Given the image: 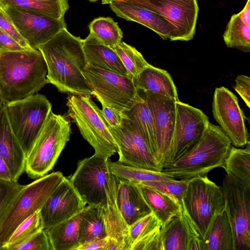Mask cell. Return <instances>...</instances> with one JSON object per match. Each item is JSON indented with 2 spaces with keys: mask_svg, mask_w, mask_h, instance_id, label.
Here are the masks:
<instances>
[{
  "mask_svg": "<svg viewBox=\"0 0 250 250\" xmlns=\"http://www.w3.org/2000/svg\"><path fill=\"white\" fill-rule=\"evenodd\" d=\"M83 41L64 28L38 48L47 66V82L60 92L93 95L83 73L87 65Z\"/></svg>",
  "mask_w": 250,
  "mask_h": 250,
  "instance_id": "1",
  "label": "cell"
},
{
  "mask_svg": "<svg viewBox=\"0 0 250 250\" xmlns=\"http://www.w3.org/2000/svg\"><path fill=\"white\" fill-rule=\"evenodd\" d=\"M47 73L39 49L0 50V99L6 104L36 94L48 83Z\"/></svg>",
  "mask_w": 250,
  "mask_h": 250,
  "instance_id": "2",
  "label": "cell"
},
{
  "mask_svg": "<svg viewBox=\"0 0 250 250\" xmlns=\"http://www.w3.org/2000/svg\"><path fill=\"white\" fill-rule=\"evenodd\" d=\"M231 142L220 127L209 123L200 139L161 171L175 179H189L222 167Z\"/></svg>",
  "mask_w": 250,
  "mask_h": 250,
  "instance_id": "3",
  "label": "cell"
},
{
  "mask_svg": "<svg viewBox=\"0 0 250 250\" xmlns=\"http://www.w3.org/2000/svg\"><path fill=\"white\" fill-rule=\"evenodd\" d=\"M71 125L63 116L49 113L33 146L26 156L25 171L38 179L51 170L71 134Z\"/></svg>",
  "mask_w": 250,
  "mask_h": 250,
  "instance_id": "4",
  "label": "cell"
},
{
  "mask_svg": "<svg viewBox=\"0 0 250 250\" xmlns=\"http://www.w3.org/2000/svg\"><path fill=\"white\" fill-rule=\"evenodd\" d=\"M66 105L68 115L80 132L94 148V155L108 159L118 151L111 127L104 118L102 109L90 96L69 95Z\"/></svg>",
  "mask_w": 250,
  "mask_h": 250,
  "instance_id": "5",
  "label": "cell"
},
{
  "mask_svg": "<svg viewBox=\"0 0 250 250\" xmlns=\"http://www.w3.org/2000/svg\"><path fill=\"white\" fill-rule=\"evenodd\" d=\"M182 206L204 239L214 218L225 209L222 188L205 175L189 179Z\"/></svg>",
  "mask_w": 250,
  "mask_h": 250,
  "instance_id": "6",
  "label": "cell"
},
{
  "mask_svg": "<svg viewBox=\"0 0 250 250\" xmlns=\"http://www.w3.org/2000/svg\"><path fill=\"white\" fill-rule=\"evenodd\" d=\"M63 177L61 172H54L24 186L0 225V245H5L21 223L40 210Z\"/></svg>",
  "mask_w": 250,
  "mask_h": 250,
  "instance_id": "7",
  "label": "cell"
},
{
  "mask_svg": "<svg viewBox=\"0 0 250 250\" xmlns=\"http://www.w3.org/2000/svg\"><path fill=\"white\" fill-rule=\"evenodd\" d=\"M5 106L11 126L26 156L52 111V104L44 95L36 93Z\"/></svg>",
  "mask_w": 250,
  "mask_h": 250,
  "instance_id": "8",
  "label": "cell"
},
{
  "mask_svg": "<svg viewBox=\"0 0 250 250\" xmlns=\"http://www.w3.org/2000/svg\"><path fill=\"white\" fill-rule=\"evenodd\" d=\"M83 73L93 95L102 104L122 117L124 112L131 108L137 91L132 79L88 64Z\"/></svg>",
  "mask_w": 250,
  "mask_h": 250,
  "instance_id": "9",
  "label": "cell"
},
{
  "mask_svg": "<svg viewBox=\"0 0 250 250\" xmlns=\"http://www.w3.org/2000/svg\"><path fill=\"white\" fill-rule=\"evenodd\" d=\"M221 188L233 232V250H250V185L227 174Z\"/></svg>",
  "mask_w": 250,
  "mask_h": 250,
  "instance_id": "10",
  "label": "cell"
},
{
  "mask_svg": "<svg viewBox=\"0 0 250 250\" xmlns=\"http://www.w3.org/2000/svg\"><path fill=\"white\" fill-rule=\"evenodd\" d=\"M145 91L153 120L154 157L161 171L168 163L173 149L177 101Z\"/></svg>",
  "mask_w": 250,
  "mask_h": 250,
  "instance_id": "11",
  "label": "cell"
},
{
  "mask_svg": "<svg viewBox=\"0 0 250 250\" xmlns=\"http://www.w3.org/2000/svg\"><path fill=\"white\" fill-rule=\"evenodd\" d=\"M152 11L173 27V41H188L195 33L199 7L196 0H123Z\"/></svg>",
  "mask_w": 250,
  "mask_h": 250,
  "instance_id": "12",
  "label": "cell"
},
{
  "mask_svg": "<svg viewBox=\"0 0 250 250\" xmlns=\"http://www.w3.org/2000/svg\"><path fill=\"white\" fill-rule=\"evenodd\" d=\"M107 159L95 155L78 163L71 182L83 199L90 206H101L106 202V185L110 173Z\"/></svg>",
  "mask_w": 250,
  "mask_h": 250,
  "instance_id": "13",
  "label": "cell"
},
{
  "mask_svg": "<svg viewBox=\"0 0 250 250\" xmlns=\"http://www.w3.org/2000/svg\"><path fill=\"white\" fill-rule=\"evenodd\" d=\"M111 130L118 147L119 162L133 167L161 171L146 140L131 120L123 117L120 126Z\"/></svg>",
  "mask_w": 250,
  "mask_h": 250,
  "instance_id": "14",
  "label": "cell"
},
{
  "mask_svg": "<svg viewBox=\"0 0 250 250\" xmlns=\"http://www.w3.org/2000/svg\"><path fill=\"white\" fill-rule=\"evenodd\" d=\"M213 116L231 144L241 147L250 144L244 113L237 98L224 86L215 89L212 104Z\"/></svg>",
  "mask_w": 250,
  "mask_h": 250,
  "instance_id": "15",
  "label": "cell"
},
{
  "mask_svg": "<svg viewBox=\"0 0 250 250\" xmlns=\"http://www.w3.org/2000/svg\"><path fill=\"white\" fill-rule=\"evenodd\" d=\"M0 8L33 49H38L61 30L66 28L64 17L56 19L8 6Z\"/></svg>",
  "mask_w": 250,
  "mask_h": 250,
  "instance_id": "16",
  "label": "cell"
},
{
  "mask_svg": "<svg viewBox=\"0 0 250 250\" xmlns=\"http://www.w3.org/2000/svg\"><path fill=\"white\" fill-rule=\"evenodd\" d=\"M86 204L74 188L70 177L63 176L40 210L43 229L71 217L81 211Z\"/></svg>",
  "mask_w": 250,
  "mask_h": 250,
  "instance_id": "17",
  "label": "cell"
},
{
  "mask_svg": "<svg viewBox=\"0 0 250 250\" xmlns=\"http://www.w3.org/2000/svg\"><path fill=\"white\" fill-rule=\"evenodd\" d=\"M176 107L173 146L168 163L178 158L195 144L209 124L208 118L198 108L180 100L176 102Z\"/></svg>",
  "mask_w": 250,
  "mask_h": 250,
  "instance_id": "18",
  "label": "cell"
},
{
  "mask_svg": "<svg viewBox=\"0 0 250 250\" xmlns=\"http://www.w3.org/2000/svg\"><path fill=\"white\" fill-rule=\"evenodd\" d=\"M0 156L7 164L13 181L25 171L26 155L11 126L5 103L0 99Z\"/></svg>",
  "mask_w": 250,
  "mask_h": 250,
  "instance_id": "19",
  "label": "cell"
},
{
  "mask_svg": "<svg viewBox=\"0 0 250 250\" xmlns=\"http://www.w3.org/2000/svg\"><path fill=\"white\" fill-rule=\"evenodd\" d=\"M109 4L117 17L141 24L156 32L163 39L173 41V28L162 16L123 0H114Z\"/></svg>",
  "mask_w": 250,
  "mask_h": 250,
  "instance_id": "20",
  "label": "cell"
},
{
  "mask_svg": "<svg viewBox=\"0 0 250 250\" xmlns=\"http://www.w3.org/2000/svg\"><path fill=\"white\" fill-rule=\"evenodd\" d=\"M119 178L110 173L106 185V202L103 208L108 236L116 240L123 250H130V242L128 228L118 207L116 192Z\"/></svg>",
  "mask_w": 250,
  "mask_h": 250,
  "instance_id": "21",
  "label": "cell"
},
{
  "mask_svg": "<svg viewBox=\"0 0 250 250\" xmlns=\"http://www.w3.org/2000/svg\"><path fill=\"white\" fill-rule=\"evenodd\" d=\"M116 197L118 207L128 226L151 212L138 185L132 182L119 178Z\"/></svg>",
  "mask_w": 250,
  "mask_h": 250,
  "instance_id": "22",
  "label": "cell"
},
{
  "mask_svg": "<svg viewBox=\"0 0 250 250\" xmlns=\"http://www.w3.org/2000/svg\"><path fill=\"white\" fill-rule=\"evenodd\" d=\"M83 50L87 64L127 76V71L116 51L89 33L83 40Z\"/></svg>",
  "mask_w": 250,
  "mask_h": 250,
  "instance_id": "23",
  "label": "cell"
},
{
  "mask_svg": "<svg viewBox=\"0 0 250 250\" xmlns=\"http://www.w3.org/2000/svg\"><path fill=\"white\" fill-rule=\"evenodd\" d=\"M132 80L137 88L159 96L179 101L176 85L170 75L164 69L149 64Z\"/></svg>",
  "mask_w": 250,
  "mask_h": 250,
  "instance_id": "24",
  "label": "cell"
},
{
  "mask_svg": "<svg viewBox=\"0 0 250 250\" xmlns=\"http://www.w3.org/2000/svg\"><path fill=\"white\" fill-rule=\"evenodd\" d=\"M90 205L71 217L44 229L53 250H75L80 245V223Z\"/></svg>",
  "mask_w": 250,
  "mask_h": 250,
  "instance_id": "25",
  "label": "cell"
},
{
  "mask_svg": "<svg viewBox=\"0 0 250 250\" xmlns=\"http://www.w3.org/2000/svg\"><path fill=\"white\" fill-rule=\"evenodd\" d=\"M162 250H189L191 242L188 218L182 206L179 214L161 226Z\"/></svg>",
  "mask_w": 250,
  "mask_h": 250,
  "instance_id": "26",
  "label": "cell"
},
{
  "mask_svg": "<svg viewBox=\"0 0 250 250\" xmlns=\"http://www.w3.org/2000/svg\"><path fill=\"white\" fill-rule=\"evenodd\" d=\"M223 39L228 47L250 52V0L239 13L231 16Z\"/></svg>",
  "mask_w": 250,
  "mask_h": 250,
  "instance_id": "27",
  "label": "cell"
},
{
  "mask_svg": "<svg viewBox=\"0 0 250 250\" xmlns=\"http://www.w3.org/2000/svg\"><path fill=\"white\" fill-rule=\"evenodd\" d=\"M123 117L131 120L139 129L146 140L154 156L155 138L153 120L144 90L137 88L132 107L123 113Z\"/></svg>",
  "mask_w": 250,
  "mask_h": 250,
  "instance_id": "28",
  "label": "cell"
},
{
  "mask_svg": "<svg viewBox=\"0 0 250 250\" xmlns=\"http://www.w3.org/2000/svg\"><path fill=\"white\" fill-rule=\"evenodd\" d=\"M138 185L144 199L161 226L180 213L182 204L174 197L151 188Z\"/></svg>",
  "mask_w": 250,
  "mask_h": 250,
  "instance_id": "29",
  "label": "cell"
},
{
  "mask_svg": "<svg viewBox=\"0 0 250 250\" xmlns=\"http://www.w3.org/2000/svg\"><path fill=\"white\" fill-rule=\"evenodd\" d=\"M232 230L225 209L213 221L203 241V250H233Z\"/></svg>",
  "mask_w": 250,
  "mask_h": 250,
  "instance_id": "30",
  "label": "cell"
},
{
  "mask_svg": "<svg viewBox=\"0 0 250 250\" xmlns=\"http://www.w3.org/2000/svg\"><path fill=\"white\" fill-rule=\"evenodd\" d=\"M10 6L56 19L64 18L68 0H0V7Z\"/></svg>",
  "mask_w": 250,
  "mask_h": 250,
  "instance_id": "31",
  "label": "cell"
},
{
  "mask_svg": "<svg viewBox=\"0 0 250 250\" xmlns=\"http://www.w3.org/2000/svg\"><path fill=\"white\" fill-rule=\"evenodd\" d=\"M107 236L103 207L90 206L80 223V245Z\"/></svg>",
  "mask_w": 250,
  "mask_h": 250,
  "instance_id": "32",
  "label": "cell"
},
{
  "mask_svg": "<svg viewBox=\"0 0 250 250\" xmlns=\"http://www.w3.org/2000/svg\"><path fill=\"white\" fill-rule=\"evenodd\" d=\"M108 167L110 172L120 179L136 184L150 181L176 180L169 174L163 171L133 167L119 161L111 162L108 160Z\"/></svg>",
  "mask_w": 250,
  "mask_h": 250,
  "instance_id": "33",
  "label": "cell"
},
{
  "mask_svg": "<svg viewBox=\"0 0 250 250\" xmlns=\"http://www.w3.org/2000/svg\"><path fill=\"white\" fill-rule=\"evenodd\" d=\"M247 145L245 148H238L231 146L222 167L227 174L250 185V144Z\"/></svg>",
  "mask_w": 250,
  "mask_h": 250,
  "instance_id": "34",
  "label": "cell"
},
{
  "mask_svg": "<svg viewBox=\"0 0 250 250\" xmlns=\"http://www.w3.org/2000/svg\"><path fill=\"white\" fill-rule=\"evenodd\" d=\"M90 34L104 45L113 48L122 41L123 33L110 17H99L89 24Z\"/></svg>",
  "mask_w": 250,
  "mask_h": 250,
  "instance_id": "35",
  "label": "cell"
},
{
  "mask_svg": "<svg viewBox=\"0 0 250 250\" xmlns=\"http://www.w3.org/2000/svg\"><path fill=\"white\" fill-rule=\"evenodd\" d=\"M117 53L131 79L136 77L149 64L135 47L121 41L113 48Z\"/></svg>",
  "mask_w": 250,
  "mask_h": 250,
  "instance_id": "36",
  "label": "cell"
},
{
  "mask_svg": "<svg viewBox=\"0 0 250 250\" xmlns=\"http://www.w3.org/2000/svg\"><path fill=\"white\" fill-rule=\"evenodd\" d=\"M43 229L40 210L21 223L13 232L1 250L10 246L20 244Z\"/></svg>",
  "mask_w": 250,
  "mask_h": 250,
  "instance_id": "37",
  "label": "cell"
},
{
  "mask_svg": "<svg viewBox=\"0 0 250 250\" xmlns=\"http://www.w3.org/2000/svg\"><path fill=\"white\" fill-rule=\"evenodd\" d=\"M189 179L174 180H155L141 183L139 185L148 187L169 195L181 204Z\"/></svg>",
  "mask_w": 250,
  "mask_h": 250,
  "instance_id": "38",
  "label": "cell"
},
{
  "mask_svg": "<svg viewBox=\"0 0 250 250\" xmlns=\"http://www.w3.org/2000/svg\"><path fill=\"white\" fill-rule=\"evenodd\" d=\"M160 227V223L152 212L139 219L129 226L131 246L136 241Z\"/></svg>",
  "mask_w": 250,
  "mask_h": 250,
  "instance_id": "39",
  "label": "cell"
},
{
  "mask_svg": "<svg viewBox=\"0 0 250 250\" xmlns=\"http://www.w3.org/2000/svg\"><path fill=\"white\" fill-rule=\"evenodd\" d=\"M24 186L20 185L18 181L0 180V225L15 198Z\"/></svg>",
  "mask_w": 250,
  "mask_h": 250,
  "instance_id": "40",
  "label": "cell"
},
{
  "mask_svg": "<svg viewBox=\"0 0 250 250\" xmlns=\"http://www.w3.org/2000/svg\"><path fill=\"white\" fill-rule=\"evenodd\" d=\"M5 250H53L44 229L24 242L7 247Z\"/></svg>",
  "mask_w": 250,
  "mask_h": 250,
  "instance_id": "41",
  "label": "cell"
},
{
  "mask_svg": "<svg viewBox=\"0 0 250 250\" xmlns=\"http://www.w3.org/2000/svg\"><path fill=\"white\" fill-rule=\"evenodd\" d=\"M161 228L159 227L135 242L130 250H162Z\"/></svg>",
  "mask_w": 250,
  "mask_h": 250,
  "instance_id": "42",
  "label": "cell"
},
{
  "mask_svg": "<svg viewBox=\"0 0 250 250\" xmlns=\"http://www.w3.org/2000/svg\"><path fill=\"white\" fill-rule=\"evenodd\" d=\"M0 29L25 49H32L7 15L0 8Z\"/></svg>",
  "mask_w": 250,
  "mask_h": 250,
  "instance_id": "43",
  "label": "cell"
},
{
  "mask_svg": "<svg viewBox=\"0 0 250 250\" xmlns=\"http://www.w3.org/2000/svg\"><path fill=\"white\" fill-rule=\"evenodd\" d=\"M235 90L244 101L247 106L250 107V78L241 75L235 79Z\"/></svg>",
  "mask_w": 250,
  "mask_h": 250,
  "instance_id": "44",
  "label": "cell"
},
{
  "mask_svg": "<svg viewBox=\"0 0 250 250\" xmlns=\"http://www.w3.org/2000/svg\"><path fill=\"white\" fill-rule=\"evenodd\" d=\"M102 111L104 116L110 126L111 128L119 127L123 119L121 114L104 104H102Z\"/></svg>",
  "mask_w": 250,
  "mask_h": 250,
  "instance_id": "45",
  "label": "cell"
},
{
  "mask_svg": "<svg viewBox=\"0 0 250 250\" xmlns=\"http://www.w3.org/2000/svg\"><path fill=\"white\" fill-rule=\"evenodd\" d=\"M26 49L15 40L0 29V50L2 51H18Z\"/></svg>",
  "mask_w": 250,
  "mask_h": 250,
  "instance_id": "46",
  "label": "cell"
},
{
  "mask_svg": "<svg viewBox=\"0 0 250 250\" xmlns=\"http://www.w3.org/2000/svg\"><path fill=\"white\" fill-rule=\"evenodd\" d=\"M108 236L80 245L75 250H104Z\"/></svg>",
  "mask_w": 250,
  "mask_h": 250,
  "instance_id": "47",
  "label": "cell"
},
{
  "mask_svg": "<svg viewBox=\"0 0 250 250\" xmlns=\"http://www.w3.org/2000/svg\"><path fill=\"white\" fill-rule=\"evenodd\" d=\"M0 180L13 181L10 171L4 160L0 156Z\"/></svg>",
  "mask_w": 250,
  "mask_h": 250,
  "instance_id": "48",
  "label": "cell"
},
{
  "mask_svg": "<svg viewBox=\"0 0 250 250\" xmlns=\"http://www.w3.org/2000/svg\"><path fill=\"white\" fill-rule=\"evenodd\" d=\"M104 250H123V248L116 240L108 237Z\"/></svg>",
  "mask_w": 250,
  "mask_h": 250,
  "instance_id": "49",
  "label": "cell"
},
{
  "mask_svg": "<svg viewBox=\"0 0 250 250\" xmlns=\"http://www.w3.org/2000/svg\"><path fill=\"white\" fill-rule=\"evenodd\" d=\"M117 0H102V4H109L111 2Z\"/></svg>",
  "mask_w": 250,
  "mask_h": 250,
  "instance_id": "50",
  "label": "cell"
},
{
  "mask_svg": "<svg viewBox=\"0 0 250 250\" xmlns=\"http://www.w3.org/2000/svg\"><path fill=\"white\" fill-rule=\"evenodd\" d=\"M89 0L90 2H96V1H98V0Z\"/></svg>",
  "mask_w": 250,
  "mask_h": 250,
  "instance_id": "51",
  "label": "cell"
},
{
  "mask_svg": "<svg viewBox=\"0 0 250 250\" xmlns=\"http://www.w3.org/2000/svg\"><path fill=\"white\" fill-rule=\"evenodd\" d=\"M2 247V245H0V250H1V249Z\"/></svg>",
  "mask_w": 250,
  "mask_h": 250,
  "instance_id": "52",
  "label": "cell"
}]
</instances>
